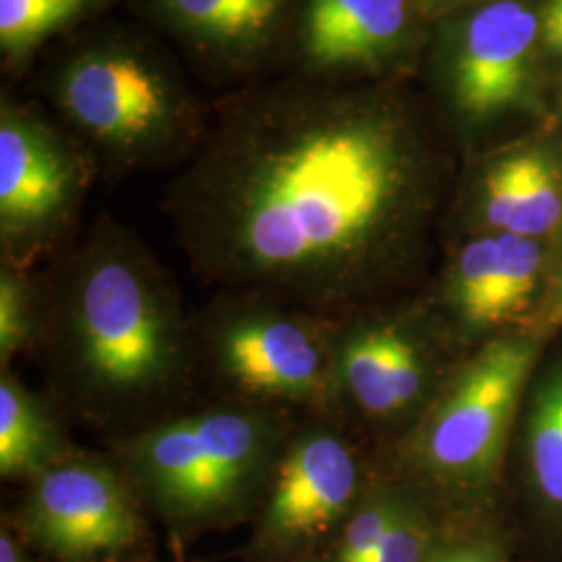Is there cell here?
<instances>
[{
	"label": "cell",
	"instance_id": "cell-1",
	"mask_svg": "<svg viewBox=\"0 0 562 562\" xmlns=\"http://www.w3.org/2000/svg\"><path fill=\"white\" fill-rule=\"evenodd\" d=\"M431 199L396 109L299 81L229 102L165 206L204 285L338 319L408 278Z\"/></svg>",
	"mask_w": 562,
	"mask_h": 562
},
{
	"label": "cell",
	"instance_id": "cell-13",
	"mask_svg": "<svg viewBox=\"0 0 562 562\" xmlns=\"http://www.w3.org/2000/svg\"><path fill=\"white\" fill-rule=\"evenodd\" d=\"M419 18L415 0H304L302 57L317 76L375 71L411 48Z\"/></svg>",
	"mask_w": 562,
	"mask_h": 562
},
{
	"label": "cell",
	"instance_id": "cell-26",
	"mask_svg": "<svg viewBox=\"0 0 562 562\" xmlns=\"http://www.w3.org/2000/svg\"><path fill=\"white\" fill-rule=\"evenodd\" d=\"M540 27H542V38L546 42V46L562 55V20L561 21H540Z\"/></svg>",
	"mask_w": 562,
	"mask_h": 562
},
{
	"label": "cell",
	"instance_id": "cell-19",
	"mask_svg": "<svg viewBox=\"0 0 562 562\" xmlns=\"http://www.w3.org/2000/svg\"><path fill=\"white\" fill-rule=\"evenodd\" d=\"M41 325L38 281L23 269H0V371L32 355Z\"/></svg>",
	"mask_w": 562,
	"mask_h": 562
},
{
	"label": "cell",
	"instance_id": "cell-5",
	"mask_svg": "<svg viewBox=\"0 0 562 562\" xmlns=\"http://www.w3.org/2000/svg\"><path fill=\"white\" fill-rule=\"evenodd\" d=\"M336 323L280 299L215 292L194 315L199 382L213 398L341 419Z\"/></svg>",
	"mask_w": 562,
	"mask_h": 562
},
{
	"label": "cell",
	"instance_id": "cell-2",
	"mask_svg": "<svg viewBox=\"0 0 562 562\" xmlns=\"http://www.w3.org/2000/svg\"><path fill=\"white\" fill-rule=\"evenodd\" d=\"M36 281L32 355L65 415L113 442L190 406L201 385L194 315L134 234L102 217Z\"/></svg>",
	"mask_w": 562,
	"mask_h": 562
},
{
	"label": "cell",
	"instance_id": "cell-27",
	"mask_svg": "<svg viewBox=\"0 0 562 562\" xmlns=\"http://www.w3.org/2000/svg\"><path fill=\"white\" fill-rule=\"evenodd\" d=\"M562 20V0H546L543 4L540 21H561Z\"/></svg>",
	"mask_w": 562,
	"mask_h": 562
},
{
	"label": "cell",
	"instance_id": "cell-6",
	"mask_svg": "<svg viewBox=\"0 0 562 562\" xmlns=\"http://www.w3.org/2000/svg\"><path fill=\"white\" fill-rule=\"evenodd\" d=\"M457 348L427 301L375 304L338 317L334 362L341 419L398 442L461 361Z\"/></svg>",
	"mask_w": 562,
	"mask_h": 562
},
{
	"label": "cell",
	"instance_id": "cell-17",
	"mask_svg": "<svg viewBox=\"0 0 562 562\" xmlns=\"http://www.w3.org/2000/svg\"><path fill=\"white\" fill-rule=\"evenodd\" d=\"M522 457L540 521L562 538V362L538 380L529 396Z\"/></svg>",
	"mask_w": 562,
	"mask_h": 562
},
{
	"label": "cell",
	"instance_id": "cell-4",
	"mask_svg": "<svg viewBox=\"0 0 562 562\" xmlns=\"http://www.w3.org/2000/svg\"><path fill=\"white\" fill-rule=\"evenodd\" d=\"M542 331L519 329L462 357L422 419L396 442V471L446 519L485 525L496 496L510 427L543 346Z\"/></svg>",
	"mask_w": 562,
	"mask_h": 562
},
{
	"label": "cell",
	"instance_id": "cell-28",
	"mask_svg": "<svg viewBox=\"0 0 562 562\" xmlns=\"http://www.w3.org/2000/svg\"><path fill=\"white\" fill-rule=\"evenodd\" d=\"M125 562H157L150 554H144V557H138V559H132V561H125Z\"/></svg>",
	"mask_w": 562,
	"mask_h": 562
},
{
	"label": "cell",
	"instance_id": "cell-9",
	"mask_svg": "<svg viewBox=\"0 0 562 562\" xmlns=\"http://www.w3.org/2000/svg\"><path fill=\"white\" fill-rule=\"evenodd\" d=\"M65 113L123 162L159 157L178 136L180 104L173 83L138 50H86L60 74Z\"/></svg>",
	"mask_w": 562,
	"mask_h": 562
},
{
	"label": "cell",
	"instance_id": "cell-29",
	"mask_svg": "<svg viewBox=\"0 0 562 562\" xmlns=\"http://www.w3.org/2000/svg\"><path fill=\"white\" fill-rule=\"evenodd\" d=\"M285 562H319V559H296V561H285Z\"/></svg>",
	"mask_w": 562,
	"mask_h": 562
},
{
	"label": "cell",
	"instance_id": "cell-10",
	"mask_svg": "<svg viewBox=\"0 0 562 562\" xmlns=\"http://www.w3.org/2000/svg\"><path fill=\"white\" fill-rule=\"evenodd\" d=\"M550 248L542 240L477 232L446 265L429 306L459 346H480L543 311L550 290Z\"/></svg>",
	"mask_w": 562,
	"mask_h": 562
},
{
	"label": "cell",
	"instance_id": "cell-12",
	"mask_svg": "<svg viewBox=\"0 0 562 562\" xmlns=\"http://www.w3.org/2000/svg\"><path fill=\"white\" fill-rule=\"evenodd\" d=\"M540 18L519 0H490L454 32L448 55V90L467 120L483 121L525 99Z\"/></svg>",
	"mask_w": 562,
	"mask_h": 562
},
{
	"label": "cell",
	"instance_id": "cell-14",
	"mask_svg": "<svg viewBox=\"0 0 562 562\" xmlns=\"http://www.w3.org/2000/svg\"><path fill=\"white\" fill-rule=\"evenodd\" d=\"M482 232L548 241L562 229V161L542 146L506 150L485 162L473 186Z\"/></svg>",
	"mask_w": 562,
	"mask_h": 562
},
{
	"label": "cell",
	"instance_id": "cell-22",
	"mask_svg": "<svg viewBox=\"0 0 562 562\" xmlns=\"http://www.w3.org/2000/svg\"><path fill=\"white\" fill-rule=\"evenodd\" d=\"M427 562H510V559L492 527L448 522Z\"/></svg>",
	"mask_w": 562,
	"mask_h": 562
},
{
	"label": "cell",
	"instance_id": "cell-23",
	"mask_svg": "<svg viewBox=\"0 0 562 562\" xmlns=\"http://www.w3.org/2000/svg\"><path fill=\"white\" fill-rule=\"evenodd\" d=\"M0 562H48L21 538L20 531L4 517L0 525Z\"/></svg>",
	"mask_w": 562,
	"mask_h": 562
},
{
	"label": "cell",
	"instance_id": "cell-3",
	"mask_svg": "<svg viewBox=\"0 0 562 562\" xmlns=\"http://www.w3.org/2000/svg\"><path fill=\"white\" fill-rule=\"evenodd\" d=\"M285 408L213 398L109 442L150 521L196 540L255 519L301 422Z\"/></svg>",
	"mask_w": 562,
	"mask_h": 562
},
{
	"label": "cell",
	"instance_id": "cell-24",
	"mask_svg": "<svg viewBox=\"0 0 562 562\" xmlns=\"http://www.w3.org/2000/svg\"><path fill=\"white\" fill-rule=\"evenodd\" d=\"M543 317L546 322L561 323L562 325V262L561 267L552 273L550 290L543 304Z\"/></svg>",
	"mask_w": 562,
	"mask_h": 562
},
{
	"label": "cell",
	"instance_id": "cell-15",
	"mask_svg": "<svg viewBox=\"0 0 562 562\" xmlns=\"http://www.w3.org/2000/svg\"><path fill=\"white\" fill-rule=\"evenodd\" d=\"M65 413L53 396L21 382L13 369L0 371V477L27 485L69 459Z\"/></svg>",
	"mask_w": 562,
	"mask_h": 562
},
{
	"label": "cell",
	"instance_id": "cell-25",
	"mask_svg": "<svg viewBox=\"0 0 562 562\" xmlns=\"http://www.w3.org/2000/svg\"><path fill=\"white\" fill-rule=\"evenodd\" d=\"M475 0H415L422 18H442L454 11H461L464 7L473 4Z\"/></svg>",
	"mask_w": 562,
	"mask_h": 562
},
{
	"label": "cell",
	"instance_id": "cell-16",
	"mask_svg": "<svg viewBox=\"0 0 562 562\" xmlns=\"http://www.w3.org/2000/svg\"><path fill=\"white\" fill-rule=\"evenodd\" d=\"M157 7L188 41L244 63L276 42L290 0H157Z\"/></svg>",
	"mask_w": 562,
	"mask_h": 562
},
{
	"label": "cell",
	"instance_id": "cell-18",
	"mask_svg": "<svg viewBox=\"0 0 562 562\" xmlns=\"http://www.w3.org/2000/svg\"><path fill=\"white\" fill-rule=\"evenodd\" d=\"M411 494V483L394 473H380L334 542L325 548L319 562H373Z\"/></svg>",
	"mask_w": 562,
	"mask_h": 562
},
{
	"label": "cell",
	"instance_id": "cell-21",
	"mask_svg": "<svg viewBox=\"0 0 562 562\" xmlns=\"http://www.w3.org/2000/svg\"><path fill=\"white\" fill-rule=\"evenodd\" d=\"M442 510L422 490L413 494L398 521L392 525L373 562H427L448 527Z\"/></svg>",
	"mask_w": 562,
	"mask_h": 562
},
{
	"label": "cell",
	"instance_id": "cell-7",
	"mask_svg": "<svg viewBox=\"0 0 562 562\" xmlns=\"http://www.w3.org/2000/svg\"><path fill=\"white\" fill-rule=\"evenodd\" d=\"M340 417H302L250 521L248 559H319L382 471Z\"/></svg>",
	"mask_w": 562,
	"mask_h": 562
},
{
	"label": "cell",
	"instance_id": "cell-8",
	"mask_svg": "<svg viewBox=\"0 0 562 562\" xmlns=\"http://www.w3.org/2000/svg\"><path fill=\"white\" fill-rule=\"evenodd\" d=\"M11 525L48 562H125L148 554L150 517L111 454L76 450L27 483Z\"/></svg>",
	"mask_w": 562,
	"mask_h": 562
},
{
	"label": "cell",
	"instance_id": "cell-20",
	"mask_svg": "<svg viewBox=\"0 0 562 562\" xmlns=\"http://www.w3.org/2000/svg\"><path fill=\"white\" fill-rule=\"evenodd\" d=\"M94 0H0V46L23 57L36 44L80 18Z\"/></svg>",
	"mask_w": 562,
	"mask_h": 562
},
{
	"label": "cell",
	"instance_id": "cell-11",
	"mask_svg": "<svg viewBox=\"0 0 562 562\" xmlns=\"http://www.w3.org/2000/svg\"><path fill=\"white\" fill-rule=\"evenodd\" d=\"M86 169L42 121L13 106L0 117L2 265L27 271L48 252L80 206Z\"/></svg>",
	"mask_w": 562,
	"mask_h": 562
}]
</instances>
